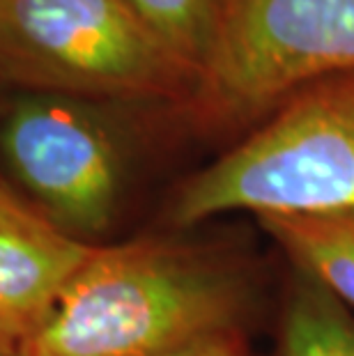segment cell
<instances>
[{"label": "cell", "instance_id": "cell-1", "mask_svg": "<svg viewBox=\"0 0 354 356\" xmlns=\"http://www.w3.org/2000/svg\"><path fill=\"white\" fill-rule=\"evenodd\" d=\"M242 285L156 241L92 248L21 356H166L235 331Z\"/></svg>", "mask_w": 354, "mask_h": 356}, {"label": "cell", "instance_id": "cell-3", "mask_svg": "<svg viewBox=\"0 0 354 356\" xmlns=\"http://www.w3.org/2000/svg\"><path fill=\"white\" fill-rule=\"evenodd\" d=\"M0 72L65 97L172 99L198 86L122 0H0Z\"/></svg>", "mask_w": 354, "mask_h": 356}, {"label": "cell", "instance_id": "cell-6", "mask_svg": "<svg viewBox=\"0 0 354 356\" xmlns=\"http://www.w3.org/2000/svg\"><path fill=\"white\" fill-rule=\"evenodd\" d=\"M95 246L0 181V347L21 354Z\"/></svg>", "mask_w": 354, "mask_h": 356}, {"label": "cell", "instance_id": "cell-4", "mask_svg": "<svg viewBox=\"0 0 354 356\" xmlns=\"http://www.w3.org/2000/svg\"><path fill=\"white\" fill-rule=\"evenodd\" d=\"M354 72V0H221L191 99L212 122H248L313 81Z\"/></svg>", "mask_w": 354, "mask_h": 356}, {"label": "cell", "instance_id": "cell-10", "mask_svg": "<svg viewBox=\"0 0 354 356\" xmlns=\"http://www.w3.org/2000/svg\"><path fill=\"white\" fill-rule=\"evenodd\" d=\"M166 356H255L251 352V347L246 345V340L239 336L237 329L221 333V336L200 340V343L184 347Z\"/></svg>", "mask_w": 354, "mask_h": 356}, {"label": "cell", "instance_id": "cell-2", "mask_svg": "<svg viewBox=\"0 0 354 356\" xmlns=\"http://www.w3.org/2000/svg\"><path fill=\"white\" fill-rule=\"evenodd\" d=\"M354 209V72L299 88L246 140L182 184L172 221Z\"/></svg>", "mask_w": 354, "mask_h": 356}, {"label": "cell", "instance_id": "cell-8", "mask_svg": "<svg viewBox=\"0 0 354 356\" xmlns=\"http://www.w3.org/2000/svg\"><path fill=\"white\" fill-rule=\"evenodd\" d=\"M281 356H354V313L304 274L285 306Z\"/></svg>", "mask_w": 354, "mask_h": 356}, {"label": "cell", "instance_id": "cell-11", "mask_svg": "<svg viewBox=\"0 0 354 356\" xmlns=\"http://www.w3.org/2000/svg\"><path fill=\"white\" fill-rule=\"evenodd\" d=\"M0 356H21V354H14V352H7V350H3V347H0Z\"/></svg>", "mask_w": 354, "mask_h": 356}, {"label": "cell", "instance_id": "cell-7", "mask_svg": "<svg viewBox=\"0 0 354 356\" xmlns=\"http://www.w3.org/2000/svg\"><path fill=\"white\" fill-rule=\"evenodd\" d=\"M255 218L299 274L327 287L354 313V209L276 211Z\"/></svg>", "mask_w": 354, "mask_h": 356}, {"label": "cell", "instance_id": "cell-9", "mask_svg": "<svg viewBox=\"0 0 354 356\" xmlns=\"http://www.w3.org/2000/svg\"><path fill=\"white\" fill-rule=\"evenodd\" d=\"M172 53L200 76L212 49L221 0H122Z\"/></svg>", "mask_w": 354, "mask_h": 356}, {"label": "cell", "instance_id": "cell-5", "mask_svg": "<svg viewBox=\"0 0 354 356\" xmlns=\"http://www.w3.org/2000/svg\"><path fill=\"white\" fill-rule=\"evenodd\" d=\"M3 156L51 221L81 239L102 232L120 193V152L92 108L42 92L17 102L0 127Z\"/></svg>", "mask_w": 354, "mask_h": 356}]
</instances>
